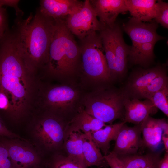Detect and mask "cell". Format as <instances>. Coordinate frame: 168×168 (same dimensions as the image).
Returning <instances> with one entry per match:
<instances>
[{
  "mask_svg": "<svg viewBox=\"0 0 168 168\" xmlns=\"http://www.w3.org/2000/svg\"><path fill=\"white\" fill-rule=\"evenodd\" d=\"M55 25V21L38 9L25 19L16 18L12 32L18 51L30 72L46 64Z\"/></svg>",
  "mask_w": 168,
  "mask_h": 168,
  "instance_id": "obj_1",
  "label": "cell"
},
{
  "mask_svg": "<svg viewBox=\"0 0 168 168\" xmlns=\"http://www.w3.org/2000/svg\"><path fill=\"white\" fill-rule=\"evenodd\" d=\"M29 72L13 39H2L0 41V91L8 97L10 113L14 115L21 114L26 107Z\"/></svg>",
  "mask_w": 168,
  "mask_h": 168,
  "instance_id": "obj_2",
  "label": "cell"
},
{
  "mask_svg": "<svg viewBox=\"0 0 168 168\" xmlns=\"http://www.w3.org/2000/svg\"><path fill=\"white\" fill-rule=\"evenodd\" d=\"M53 35L49 47L47 62L44 67L53 75H72L80 68V51L74 35L65 20L55 21Z\"/></svg>",
  "mask_w": 168,
  "mask_h": 168,
  "instance_id": "obj_3",
  "label": "cell"
},
{
  "mask_svg": "<svg viewBox=\"0 0 168 168\" xmlns=\"http://www.w3.org/2000/svg\"><path fill=\"white\" fill-rule=\"evenodd\" d=\"M126 98L122 89L101 87L86 97L83 107L90 115L112 124L118 119L123 120Z\"/></svg>",
  "mask_w": 168,
  "mask_h": 168,
  "instance_id": "obj_4",
  "label": "cell"
},
{
  "mask_svg": "<svg viewBox=\"0 0 168 168\" xmlns=\"http://www.w3.org/2000/svg\"><path fill=\"white\" fill-rule=\"evenodd\" d=\"M80 68L92 80L100 83L113 80L106 59L101 38L93 32L80 40Z\"/></svg>",
  "mask_w": 168,
  "mask_h": 168,
  "instance_id": "obj_5",
  "label": "cell"
},
{
  "mask_svg": "<svg viewBox=\"0 0 168 168\" xmlns=\"http://www.w3.org/2000/svg\"><path fill=\"white\" fill-rule=\"evenodd\" d=\"M68 124V123L56 115H49L41 120L36 126L35 135L47 150L60 151L63 150Z\"/></svg>",
  "mask_w": 168,
  "mask_h": 168,
  "instance_id": "obj_6",
  "label": "cell"
},
{
  "mask_svg": "<svg viewBox=\"0 0 168 168\" xmlns=\"http://www.w3.org/2000/svg\"><path fill=\"white\" fill-rule=\"evenodd\" d=\"M65 21L70 31L80 40L103 28L90 0H85L80 7L66 17Z\"/></svg>",
  "mask_w": 168,
  "mask_h": 168,
  "instance_id": "obj_7",
  "label": "cell"
},
{
  "mask_svg": "<svg viewBox=\"0 0 168 168\" xmlns=\"http://www.w3.org/2000/svg\"><path fill=\"white\" fill-rule=\"evenodd\" d=\"M77 90L72 86L62 85L54 86L48 90L46 96V103L53 110L59 113V117L69 123L78 110L75 105L78 97Z\"/></svg>",
  "mask_w": 168,
  "mask_h": 168,
  "instance_id": "obj_8",
  "label": "cell"
},
{
  "mask_svg": "<svg viewBox=\"0 0 168 168\" xmlns=\"http://www.w3.org/2000/svg\"><path fill=\"white\" fill-rule=\"evenodd\" d=\"M0 138L8 152L14 168H43L45 160L30 147L21 142Z\"/></svg>",
  "mask_w": 168,
  "mask_h": 168,
  "instance_id": "obj_9",
  "label": "cell"
},
{
  "mask_svg": "<svg viewBox=\"0 0 168 168\" xmlns=\"http://www.w3.org/2000/svg\"><path fill=\"white\" fill-rule=\"evenodd\" d=\"M166 71L165 68L161 66L134 70L122 89L127 97L138 99L141 93L150 83Z\"/></svg>",
  "mask_w": 168,
  "mask_h": 168,
  "instance_id": "obj_10",
  "label": "cell"
},
{
  "mask_svg": "<svg viewBox=\"0 0 168 168\" xmlns=\"http://www.w3.org/2000/svg\"><path fill=\"white\" fill-rule=\"evenodd\" d=\"M141 124L133 127L126 123L120 128L112 152L118 156L137 153L142 146Z\"/></svg>",
  "mask_w": 168,
  "mask_h": 168,
  "instance_id": "obj_11",
  "label": "cell"
},
{
  "mask_svg": "<svg viewBox=\"0 0 168 168\" xmlns=\"http://www.w3.org/2000/svg\"><path fill=\"white\" fill-rule=\"evenodd\" d=\"M123 30L129 36L132 45L149 42H156L165 38L156 32L158 25L156 22H145L132 17L122 26Z\"/></svg>",
  "mask_w": 168,
  "mask_h": 168,
  "instance_id": "obj_12",
  "label": "cell"
},
{
  "mask_svg": "<svg viewBox=\"0 0 168 168\" xmlns=\"http://www.w3.org/2000/svg\"><path fill=\"white\" fill-rule=\"evenodd\" d=\"M141 127L142 147L152 151H155L158 147L163 135H168V124L164 119H156L149 116L141 123Z\"/></svg>",
  "mask_w": 168,
  "mask_h": 168,
  "instance_id": "obj_13",
  "label": "cell"
},
{
  "mask_svg": "<svg viewBox=\"0 0 168 168\" xmlns=\"http://www.w3.org/2000/svg\"><path fill=\"white\" fill-rule=\"evenodd\" d=\"M103 27L115 23L118 15L128 11L126 0H90Z\"/></svg>",
  "mask_w": 168,
  "mask_h": 168,
  "instance_id": "obj_14",
  "label": "cell"
},
{
  "mask_svg": "<svg viewBox=\"0 0 168 168\" xmlns=\"http://www.w3.org/2000/svg\"><path fill=\"white\" fill-rule=\"evenodd\" d=\"M124 114L123 121L135 125L141 124L150 115L154 114L157 109L152 101L145 99L142 101L137 98L126 97L124 104Z\"/></svg>",
  "mask_w": 168,
  "mask_h": 168,
  "instance_id": "obj_15",
  "label": "cell"
},
{
  "mask_svg": "<svg viewBox=\"0 0 168 168\" xmlns=\"http://www.w3.org/2000/svg\"><path fill=\"white\" fill-rule=\"evenodd\" d=\"M83 2L77 0H41L38 8L43 15L53 20H65Z\"/></svg>",
  "mask_w": 168,
  "mask_h": 168,
  "instance_id": "obj_16",
  "label": "cell"
},
{
  "mask_svg": "<svg viewBox=\"0 0 168 168\" xmlns=\"http://www.w3.org/2000/svg\"><path fill=\"white\" fill-rule=\"evenodd\" d=\"M115 55V71L114 80L122 79L127 72V62L130 46L124 41L122 31L119 25L115 23L111 26Z\"/></svg>",
  "mask_w": 168,
  "mask_h": 168,
  "instance_id": "obj_17",
  "label": "cell"
},
{
  "mask_svg": "<svg viewBox=\"0 0 168 168\" xmlns=\"http://www.w3.org/2000/svg\"><path fill=\"white\" fill-rule=\"evenodd\" d=\"M162 151L118 156L125 168H158Z\"/></svg>",
  "mask_w": 168,
  "mask_h": 168,
  "instance_id": "obj_18",
  "label": "cell"
},
{
  "mask_svg": "<svg viewBox=\"0 0 168 168\" xmlns=\"http://www.w3.org/2000/svg\"><path fill=\"white\" fill-rule=\"evenodd\" d=\"M155 0H126L128 11L132 17L143 22H151L155 14Z\"/></svg>",
  "mask_w": 168,
  "mask_h": 168,
  "instance_id": "obj_19",
  "label": "cell"
},
{
  "mask_svg": "<svg viewBox=\"0 0 168 168\" xmlns=\"http://www.w3.org/2000/svg\"><path fill=\"white\" fill-rule=\"evenodd\" d=\"M106 125L105 123L86 113L83 106L80 107L68 124L69 127L79 129L85 133H92Z\"/></svg>",
  "mask_w": 168,
  "mask_h": 168,
  "instance_id": "obj_20",
  "label": "cell"
},
{
  "mask_svg": "<svg viewBox=\"0 0 168 168\" xmlns=\"http://www.w3.org/2000/svg\"><path fill=\"white\" fill-rule=\"evenodd\" d=\"M84 161L88 167H107L108 165L100 150L93 140L91 133H84L82 149Z\"/></svg>",
  "mask_w": 168,
  "mask_h": 168,
  "instance_id": "obj_21",
  "label": "cell"
},
{
  "mask_svg": "<svg viewBox=\"0 0 168 168\" xmlns=\"http://www.w3.org/2000/svg\"><path fill=\"white\" fill-rule=\"evenodd\" d=\"M84 133L79 129L68 127L62 150L68 156L83 160V145Z\"/></svg>",
  "mask_w": 168,
  "mask_h": 168,
  "instance_id": "obj_22",
  "label": "cell"
},
{
  "mask_svg": "<svg viewBox=\"0 0 168 168\" xmlns=\"http://www.w3.org/2000/svg\"><path fill=\"white\" fill-rule=\"evenodd\" d=\"M125 123L122 121L106 125L104 128L91 133L93 140L104 156L109 153L110 142L115 140L120 128Z\"/></svg>",
  "mask_w": 168,
  "mask_h": 168,
  "instance_id": "obj_23",
  "label": "cell"
},
{
  "mask_svg": "<svg viewBox=\"0 0 168 168\" xmlns=\"http://www.w3.org/2000/svg\"><path fill=\"white\" fill-rule=\"evenodd\" d=\"M156 43L149 42L130 46L128 59L134 65L147 67L154 59L153 50Z\"/></svg>",
  "mask_w": 168,
  "mask_h": 168,
  "instance_id": "obj_24",
  "label": "cell"
},
{
  "mask_svg": "<svg viewBox=\"0 0 168 168\" xmlns=\"http://www.w3.org/2000/svg\"><path fill=\"white\" fill-rule=\"evenodd\" d=\"M46 168H88L83 161L66 155L62 150L46 160Z\"/></svg>",
  "mask_w": 168,
  "mask_h": 168,
  "instance_id": "obj_25",
  "label": "cell"
},
{
  "mask_svg": "<svg viewBox=\"0 0 168 168\" xmlns=\"http://www.w3.org/2000/svg\"><path fill=\"white\" fill-rule=\"evenodd\" d=\"M168 80L166 71L155 78L143 91L138 99H145L150 100L156 92L168 86Z\"/></svg>",
  "mask_w": 168,
  "mask_h": 168,
  "instance_id": "obj_26",
  "label": "cell"
},
{
  "mask_svg": "<svg viewBox=\"0 0 168 168\" xmlns=\"http://www.w3.org/2000/svg\"><path fill=\"white\" fill-rule=\"evenodd\" d=\"M168 86L156 92L150 100L156 107L168 116Z\"/></svg>",
  "mask_w": 168,
  "mask_h": 168,
  "instance_id": "obj_27",
  "label": "cell"
},
{
  "mask_svg": "<svg viewBox=\"0 0 168 168\" xmlns=\"http://www.w3.org/2000/svg\"><path fill=\"white\" fill-rule=\"evenodd\" d=\"M154 19L163 27L168 28V3L163 1L157 0L156 4Z\"/></svg>",
  "mask_w": 168,
  "mask_h": 168,
  "instance_id": "obj_28",
  "label": "cell"
},
{
  "mask_svg": "<svg viewBox=\"0 0 168 168\" xmlns=\"http://www.w3.org/2000/svg\"><path fill=\"white\" fill-rule=\"evenodd\" d=\"M0 168H14L7 150L0 139Z\"/></svg>",
  "mask_w": 168,
  "mask_h": 168,
  "instance_id": "obj_29",
  "label": "cell"
},
{
  "mask_svg": "<svg viewBox=\"0 0 168 168\" xmlns=\"http://www.w3.org/2000/svg\"><path fill=\"white\" fill-rule=\"evenodd\" d=\"M9 30L6 9L0 5V40Z\"/></svg>",
  "mask_w": 168,
  "mask_h": 168,
  "instance_id": "obj_30",
  "label": "cell"
},
{
  "mask_svg": "<svg viewBox=\"0 0 168 168\" xmlns=\"http://www.w3.org/2000/svg\"><path fill=\"white\" fill-rule=\"evenodd\" d=\"M104 157L108 166L111 168H125L123 163L118 156L112 151L109 152Z\"/></svg>",
  "mask_w": 168,
  "mask_h": 168,
  "instance_id": "obj_31",
  "label": "cell"
},
{
  "mask_svg": "<svg viewBox=\"0 0 168 168\" xmlns=\"http://www.w3.org/2000/svg\"><path fill=\"white\" fill-rule=\"evenodd\" d=\"M19 2L18 0H0V5L2 6H7L12 7L15 11L17 17H21L23 13L19 7Z\"/></svg>",
  "mask_w": 168,
  "mask_h": 168,
  "instance_id": "obj_32",
  "label": "cell"
},
{
  "mask_svg": "<svg viewBox=\"0 0 168 168\" xmlns=\"http://www.w3.org/2000/svg\"><path fill=\"white\" fill-rule=\"evenodd\" d=\"M0 136L10 138H20L16 134L9 130L0 119Z\"/></svg>",
  "mask_w": 168,
  "mask_h": 168,
  "instance_id": "obj_33",
  "label": "cell"
},
{
  "mask_svg": "<svg viewBox=\"0 0 168 168\" xmlns=\"http://www.w3.org/2000/svg\"><path fill=\"white\" fill-rule=\"evenodd\" d=\"M0 109L10 113V105L8 99L3 92L0 91Z\"/></svg>",
  "mask_w": 168,
  "mask_h": 168,
  "instance_id": "obj_34",
  "label": "cell"
},
{
  "mask_svg": "<svg viewBox=\"0 0 168 168\" xmlns=\"http://www.w3.org/2000/svg\"><path fill=\"white\" fill-rule=\"evenodd\" d=\"M158 168H168V153L166 152L164 157L161 158Z\"/></svg>",
  "mask_w": 168,
  "mask_h": 168,
  "instance_id": "obj_35",
  "label": "cell"
},
{
  "mask_svg": "<svg viewBox=\"0 0 168 168\" xmlns=\"http://www.w3.org/2000/svg\"><path fill=\"white\" fill-rule=\"evenodd\" d=\"M162 140L164 145L166 153H168V135H163Z\"/></svg>",
  "mask_w": 168,
  "mask_h": 168,
  "instance_id": "obj_36",
  "label": "cell"
},
{
  "mask_svg": "<svg viewBox=\"0 0 168 168\" xmlns=\"http://www.w3.org/2000/svg\"><path fill=\"white\" fill-rule=\"evenodd\" d=\"M43 168H46V167H45V166H44V167Z\"/></svg>",
  "mask_w": 168,
  "mask_h": 168,
  "instance_id": "obj_37",
  "label": "cell"
},
{
  "mask_svg": "<svg viewBox=\"0 0 168 168\" xmlns=\"http://www.w3.org/2000/svg\"><path fill=\"white\" fill-rule=\"evenodd\" d=\"M97 168H100V167H97Z\"/></svg>",
  "mask_w": 168,
  "mask_h": 168,
  "instance_id": "obj_38",
  "label": "cell"
}]
</instances>
